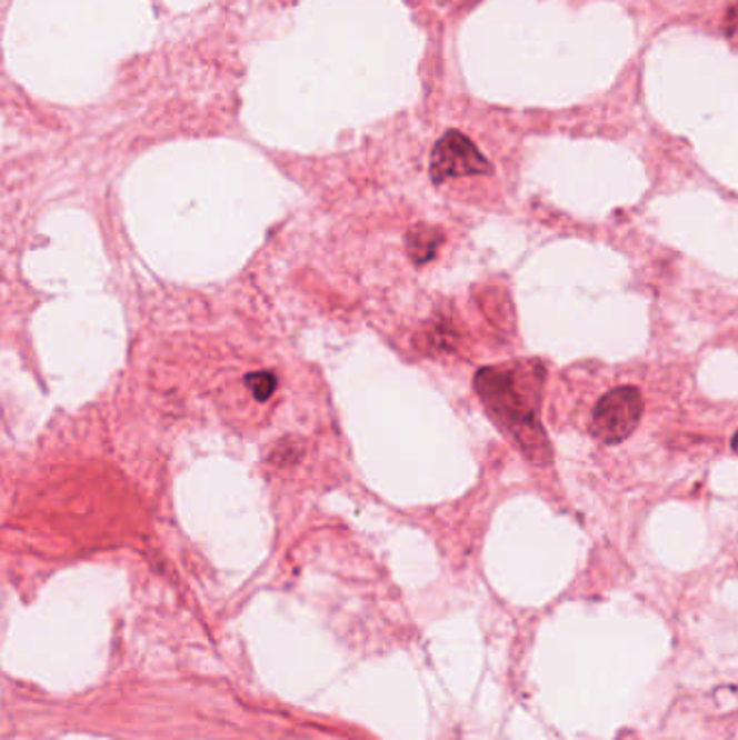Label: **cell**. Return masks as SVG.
<instances>
[{"label": "cell", "instance_id": "cell-3", "mask_svg": "<svg viewBox=\"0 0 738 740\" xmlns=\"http://www.w3.org/2000/svg\"><path fill=\"white\" fill-rule=\"evenodd\" d=\"M431 180L442 184L461 176L492 173V164L479 152V148L461 132L449 130L431 152Z\"/></svg>", "mask_w": 738, "mask_h": 740}, {"label": "cell", "instance_id": "cell-1", "mask_svg": "<svg viewBox=\"0 0 738 740\" xmlns=\"http://www.w3.org/2000/svg\"><path fill=\"white\" fill-rule=\"evenodd\" d=\"M546 369L539 360L481 369L475 388L500 429L535 461H550V442L541 427V399Z\"/></svg>", "mask_w": 738, "mask_h": 740}, {"label": "cell", "instance_id": "cell-4", "mask_svg": "<svg viewBox=\"0 0 738 740\" xmlns=\"http://www.w3.org/2000/svg\"><path fill=\"white\" fill-rule=\"evenodd\" d=\"M445 241L442 232L440 230H433V228H427V226H418L416 230H411L408 234V249H410L411 260L416 264H425L429 262L440 243Z\"/></svg>", "mask_w": 738, "mask_h": 740}, {"label": "cell", "instance_id": "cell-6", "mask_svg": "<svg viewBox=\"0 0 738 740\" xmlns=\"http://www.w3.org/2000/svg\"><path fill=\"white\" fill-rule=\"evenodd\" d=\"M732 451L738 454V431L735 433V438H732Z\"/></svg>", "mask_w": 738, "mask_h": 740}, {"label": "cell", "instance_id": "cell-5", "mask_svg": "<svg viewBox=\"0 0 738 740\" xmlns=\"http://www.w3.org/2000/svg\"><path fill=\"white\" fill-rule=\"evenodd\" d=\"M246 381L247 388L251 390V394L256 397V401H267L276 392V388H278V377L273 372H269V370L249 374Z\"/></svg>", "mask_w": 738, "mask_h": 740}, {"label": "cell", "instance_id": "cell-2", "mask_svg": "<svg viewBox=\"0 0 738 740\" xmlns=\"http://www.w3.org/2000/svg\"><path fill=\"white\" fill-rule=\"evenodd\" d=\"M644 394L635 386H619L609 390L591 413L589 431L591 436L611 447L628 440L632 431L639 427L644 416Z\"/></svg>", "mask_w": 738, "mask_h": 740}]
</instances>
